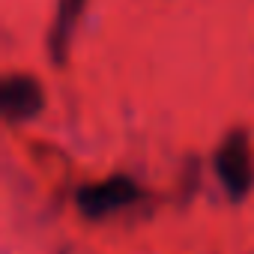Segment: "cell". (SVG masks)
<instances>
[{
  "instance_id": "1",
  "label": "cell",
  "mask_w": 254,
  "mask_h": 254,
  "mask_svg": "<svg viewBox=\"0 0 254 254\" xmlns=\"http://www.w3.org/2000/svg\"><path fill=\"white\" fill-rule=\"evenodd\" d=\"M215 171L218 180L224 186V191L239 200L248 194L251 183H254V165H251V150H248V138L242 132H233L215 153Z\"/></svg>"
},
{
  "instance_id": "2",
  "label": "cell",
  "mask_w": 254,
  "mask_h": 254,
  "mask_svg": "<svg viewBox=\"0 0 254 254\" xmlns=\"http://www.w3.org/2000/svg\"><path fill=\"white\" fill-rule=\"evenodd\" d=\"M138 200V186L129 177H111L99 186H84L78 191V209L90 218H105Z\"/></svg>"
},
{
  "instance_id": "3",
  "label": "cell",
  "mask_w": 254,
  "mask_h": 254,
  "mask_svg": "<svg viewBox=\"0 0 254 254\" xmlns=\"http://www.w3.org/2000/svg\"><path fill=\"white\" fill-rule=\"evenodd\" d=\"M0 105H3V114L9 120H30L42 111L45 96H42V87L36 78L12 75L0 87Z\"/></svg>"
},
{
  "instance_id": "4",
  "label": "cell",
  "mask_w": 254,
  "mask_h": 254,
  "mask_svg": "<svg viewBox=\"0 0 254 254\" xmlns=\"http://www.w3.org/2000/svg\"><path fill=\"white\" fill-rule=\"evenodd\" d=\"M84 9V0H57V15H54V24H51V36H48V45H51V54L57 63L66 60V51H69V42H72V30L78 24V15Z\"/></svg>"
}]
</instances>
